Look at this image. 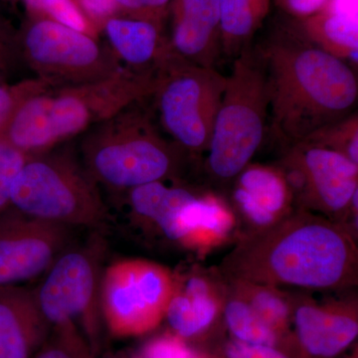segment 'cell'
<instances>
[{
    "label": "cell",
    "mask_w": 358,
    "mask_h": 358,
    "mask_svg": "<svg viewBox=\"0 0 358 358\" xmlns=\"http://www.w3.org/2000/svg\"><path fill=\"white\" fill-rule=\"evenodd\" d=\"M222 319L231 338L249 345L274 346L282 350L281 341L277 334L258 317L246 301L231 293L227 288Z\"/></svg>",
    "instance_id": "obj_25"
},
{
    "label": "cell",
    "mask_w": 358,
    "mask_h": 358,
    "mask_svg": "<svg viewBox=\"0 0 358 358\" xmlns=\"http://www.w3.org/2000/svg\"><path fill=\"white\" fill-rule=\"evenodd\" d=\"M287 148L305 174L307 188L303 209L345 225L350 201L358 192V166L334 150L310 143Z\"/></svg>",
    "instance_id": "obj_13"
},
{
    "label": "cell",
    "mask_w": 358,
    "mask_h": 358,
    "mask_svg": "<svg viewBox=\"0 0 358 358\" xmlns=\"http://www.w3.org/2000/svg\"><path fill=\"white\" fill-rule=\"evenodd\" d=\"M176 287L169 268L143 259H126L103 271L101 310L110 331L138 336L152 331L166 317Z\"/></svg>",
    "instance_id": "obj_9"
},
{
    "label": "cell",
    "mask_w": 358,
    "mask_h": 358,
    "mask_svg": "<svg viewBox=\"0 0 358 358\" xmlns=\"http://www.w3.org/2000/svg\"><path fill=\"white\" fill-rule=\"evenodd\" d=\"M303 143L329 148L343 155L352 164L358 166L357 112L336 124L320 129Z\"/></svg>",
    "instance_id": "obj_26"
},
{
    "label": "cell",
    "mask_w": 358,
    "mask_h": 358,
    "mask_svg": "<svg viewBox=\"0 0 358 358\" xmlns=\"http://www.w3.org/2000/svg\"><path fill=\"white\" fill-rule=\"evenodd\" d=\"M18 39V27L8 14L0 11V84L9 80L22 66Z\"/></svg>",
    "instance_id": "obj_28"
},
{
    "label": "cell",
    "mask_w": 358,
    "mask_h": 358,
    "mask_svg": "<svg viewBox=\"0 0 358 358\" xmlns=\"http://www.w3.org/2000/svg\"><path fill=\"white\" fill-rule=\"evenodd\" d=\"M141 102L83 134L81 162L98 185L128 192L148 183L173 180L189 159L160 134Z\"/></svg>",
    "instance_id": "obj_3"
},
{
    "label": "cell",
    "mask_w": 358,
    "mask_h": 358,
    "mask_svg": "<svg viewBox=\"0 0 358 358\" xmlns=\"http://www.w3.org/2000/svg\"><path fill=\"white\" fill-rule=\"evenodd\" d=\"M28 155L0 138V216L11 207V193Z\"/></svg>",
    "instance_id": "obj_29"
},
{
    "label": "cell",
    "mask_w": 358,
    "mask_h": 358,
    "mask_svg": "<svg viewBox=\"0 0 358 358\" xmlns=\"http://www.w3.org/2000/svg\"><path fill=\"white\" fill-rule=\"evenodd\" d=\"M226 285L217 271L213 274L192 271L176 277V287L164 319L179 338L203 336L222 317Z\"/></svg>",
    "instance_id": "obj_15"
},
{
    "label": "cell",
    "mask_w": 358,
    "mask_h": 358,
    "mask_svg": "<svg viewBox=\"0 0 358 358\" xmlns=\"http://www.w3.org/2000/svg\"><path fill=\"white\" fill-rule=\"evenodd\" d=\"M50 92L26 99L0 131V138L27 155L49 152L57 145L48 117Z\"/></svg>",
    "instance_id": "obj_23"
},
{
    "label": "cell",
    "mask_w": 358,
    "mask_h": 358,
    "mask_svg": "<svg viewBox=\"0 0 358 358\" xmlns=\"http://www.w3.org/2000/svg\"><path fill=\"white\" fill-rule=\"evenodd\" d=\"M237 227L236 215L225 199L199 192L179 214V245L206 253L235 236Z\"/></svg>",
    "instance_id": "obj_18"
},
{
    "label": "cell",
    "mask_w": 358,
    "mask_h": 358,
    "mask_svg": "<svg viewBox=\"0 0 358 358\" xmlns=\"http://www.w3.org/2000/svg\"><path fill=\"white\" fill-rule=\"evenodd\" d=\"M164 27L150 21L134 20L121 15L110 16L103 21V32L122 64L134 69L154 67L169 46Z\"/></svg>",
    "instance_id": "obj_20"
},
{
    "label": "cell",
    "mask_w": 358,
    "mask_h": 358,
    "mask_svg": "<svg viewBox=\"0 0 358 358\" xmlns=\"http://www.w3.org/2000/svg\"><path fill=\"white\" fill-rule=\"evenodd\" d=\"M285 13L296 20H305L324 10L333 0H275Z\"/></svg>",
    "instance_id": "obj_34"
},
{
    "label": "cell",
    "mask_w": 358,
    "mask_h": 358,
    "mask_svg": "<svg viewBox=\"0 0 358 358\" xmlns=\"http://www.w3.org/2000/svg\"><path fill=\"white\" fill-rule=\"evenodd\" d=\"M199 193V190L188 186L157 181L128 190V203L131 215L138 222L147 224L169 241L179 245V214Z\"/></svg>",
    "instance_id": "obj_19"
},
{
    "label": "cell",
    "mask_w": 358,
    "mask_h": 358,
    "mask_svg": "<svg viewBox=\"0 0 358 358\" xmlns=\"http://www.w3.org/2000/svg\"><path fill=\"white\" fill-rule=\"evenodd\" d=\"M24 215L68 226L101 229L109 212L99 185L69 150L28 155L11 193Z\"/></svg>",
    "instance_id": "obj_5"
},
{
    "label": "cell",
    "mask_w": 358,
    "mask_h": 358,
    "mask_svg": "<svg viewBox=\"0 0 358 358\" xmlns=\"http://www.w3.org/2000/svg\"><path fill=\"white\" fill-rule=\"evenodd\" d=\"M341 358H358L357 343H355V345H352V352L348 353V355H343Z\"/></svg>",
    "instance_id": "obj_38"
},
{
    "label": "cell",
    "mask_w": 358,
    "mask_h": 358,
    "mask_svg": "<svg viewBox=\"0 0 358 358\" xmlns=\"http://www.w3.org/2000/svg\"><path fill=\"white\" fill-rule=\"evenodd\" d=\"M46 324L34 291L0 286V358H29Z\"/></svg>",
    "instance_id": "obj_17"
},
{
    "label": "cell",
    "mask_w": 358,
    "mask_h": 358,
    "mask_svg": "<svg viewBox=\"0 0 358 358\" xmlns=\"http://www.w3.org/2000/svg\"><path fill=\"white\" fill-rule=\"evenodd\" d=\"M226 288L246 301L281 341V348L291 357L293 352L292 294L279 287L244 280L223 279Z\"/></svg>",
    "instance_id": "obj_21"
},
{
    "label": "cell",
    "mask_w": 358,
    "mask_h": 358,
    "mask_svg": "<svg viewBox=\"0 0 358 358\" xmlns=\"http://www.w3.org/2000/svg\"><path fill=\"white\" fill-rule=\"evenodd\" d=\"M21 0H0V11L9 16L18 13Z\"/></svg>",
    "instance_id": "obj_36"
},
{
    "label": "cell",
    "mask_w": 358,
    "mask_h": 358,
    "mask_svg": "<svg viewBox=\"0 0 358 358\" xmlns=\"http://www.w3.org/2000/svg\"><path fill=\"white\" fill-rule=\"evenodd\" d=\"M18 39L22 64L51 90L95 83L124 67L109 45L44 16L25 14Z\"/></svg>",
    "instance_id": "obj_7"
},
{
    "label": "cell",
    "mask_w": 358,
    "mask_h": 358,
    "mask_svg": "<svg viewBox=\"0 0 358 358\" xmlns=\"http://www.w3.org/2000/svg\"><path fill=\"white\" fill-rule=\"evenodd\" d=\"M268 114L267 71L258 47L234 59L204 167L212 180L228 185L251 164L262 145Z\"/></svg>",
    "instance_id": "obj_4"
},
{
    "label": "cell",
    "mask_w": 358,
    "mask_h": 358,
    "mask_svg": "<svg viewBox=\"0 0 358 358\" xmlns=\"http://www.w3.org/2000/svg\"><path fill=\"white\" fill-rule=\"evenodd\" d=\"M232 207L244 233L266 229L294 209L293 195L275 166L248 164L234 179Z\"/></svg>",
    "instance_id": "obj_14"
},
{
    "label": "cell",
    "mask_w": 358,
    "mask_h": 358,
    "mask_svg": "<svg viewBox=\"0 0 358 358\" xmlns=\"http://www.w3.org/2000/svg\"><path fill=\"white\" fill-rule=\"evenodd\" d=\"M71 227L24 215L0 216V286L29 281L49 270L70 241Z\"/></svg>",
    "instance_id": "obj_11"
},
{
    "label": "cell",
    "mask_w": 358,
    "mask_h": 358,
    "mask_svg": "<svg viewBox=\"0 0 358 358\" xmlns=\"http://www.w3.org/2000/svg\"><path fill=\"white\" fill-rule=\"evenodd\" d=\"M357 241L343 224L294 208L266 229L239 235L217 272L282 289L348 291L358 284Z\"/></svg>",
    "instance_id": "obj_1"
},
{
    "label": "cell",
    "mask_w": 358,
    "mask_h": 358,
    "mask_svg": "<svg viewBox=\"0 0 358 358\" xmlns=\"http://www.w3.org/2000/svg\"><path fill=\"white\" fill-rule=\"evenodd\" d=\"M117 7V15L150 21L164 27L169 15L171 0H112Z\"/></svg>",
    "instance_id": "obj_31"
},
{
    "label": "cell",
    "mask_w": 358,
    "mask_h": 358,
    "mask_svg": "<svg viewBox=\"0 0 358 358\" xmlns=\"http://www.w3.org/2000/svg\"><path fill=\"white\" fill-rule=\"evenodd\" d=\"M207 353V358H292L288 353L274 346L249 345L230 338L219 352Z\"/></svg>",
    "instance_id": "obj_33"
},
{
    "label": "cell",
    "mask_w": 358,
    "mask_h": 358,
    "mask_svg": "<svg viewBox=\"0 0 358 358\" xmlns=\"http://www.w3.org/2000/svg\"><path fill=\"white\" fill-rule=\"evenodd\" d=\"M48 91H52L50 87L37 78L0 84V131L26 99Z\"/></svg>",
    "instance_id": "obj_30"
},
{
    "label": "cell",
    "mask_w": 358,
    "mask_h": 358,
    "mask_svg": "<svg viewBox=\"0 0 358 358\" xmlns=\"http://www.w3.org/2000/svg\"><path fill=\"white\" fill-rule=\"evenodd\" d=\"M257 47L267 71L271 129L286 148L355 113L352 66L315 46L296 22L278 28Z\"/></svg>",
    "instance_id": "obj_2"
},
{
    "label": "cell",
    "mask_w": 358,
    "mask_h": 358,
    "mask_svg": "<svg viewBox=\"0 0 358 358\" xmlns=\"http://www.w3.org/2000/svg\"><path fill=\"white\" fill-rule=\"evenodd\" d=\"M271 0H219L221 51L236 58L263 24Z\"/></svg>",
    "instance_id": "obj_24"
},
{
    "label": "cell",
    "mask_w": 358,
    "mask_h": 358,
    "mask_svg": "<svg viewBox=\"0 0 358 358\" xmlns=\"http://www.w3.org/2000/svg\"><path fill=\"white\" fill-rule=\"evenodd\" d=\"M155 70V65L150 69L124 66L113 76L95 83L52 90L48 117L57 145L152 96Z\"/></svg>",
    "instance_id": "obj_10"
},
{
    "label": "cell",
    "mask_w": 358,
    "mask_h": 358,
    "mask_svg": "<svg viewBox=\"0 0 358 358\" xmlns=\"http://www.w3.org/2000/svg\"><path fill=\"white\" fill-rule=\"evenodd\" d=\"M296 23L315 46L350 65L357 64V16L329 6L310 17L296 20Z\"/></svg>",
    "instance_id": "obj_22"
},
{
    "label": "cell",
    "mask_w": 358,
    "mask_h": 358,
    "mask_svg": "<svg viewBox=\"0 0 358 358\" xmlns=\"http://www.w3.org/2000/svg\"><path fill=\"white\" fill-rule=\"evenodd\" d=\"M169 44L179 56L215 68L221 52L219 0H171Z\"/></svg>",
    "instance_id": "obj_16"
},
{
    "label": "cell",
    "mask_w": 358,
    "mask_h": 358,
    "mask_svg": "<svg viewBox=\"0 0 358 358\" xmlns=\"http://www.w3.org/2000/svg\"><path fill=\"white\" fill-rule=\"evenodd\" d=\"M106 250L105 238L99 232L81 246L66 248L34 291L47 324L57 327L71 338L77 324L89 334L98 331Z\"/></svg>",
    "instance_id": "obj_8"
},
{
    "label": "cell",
    "mask_w": 358,
    "mask_h": 358,
    "mask_svg": "<svg viewBox=\"0 0 358 358\" xmlns=\"http://www.w3.org/2000/svg\"><path fill=\"white\" fill-rule=\"evenodd\" d=\"M227 77L194 64L171 44L155 63L152 96L162 129L189 159L207 152Z\"/></svg>",
    "instance_id": "obj_6"
},
{
    "label": "cell",
    "mask_w": 358,
    "mask_h": 358,
    "mask_svg": "<svg viewBox=\"0 0 358 358\" xmlns=\"http://www.w3.org/2000/svg\"><path fill=\"white\" fill-rule=\"evenodd\" d=\"M37 358H74L70 352L66 350H59V348H52L42 352Z\"/></svg>",
    "instance_id": "obj_37"
},
{
    "label": "cell",
    "mask_w": 358,
    "mask_h": 358,
    "mask_svg": "<svg viewBox=\"0 0 358 358\" xmlns=\"http://www.w3.org/2000/svg\"><path fill=\"white\" fill-rule=\"evenodd\" d=\"M77 2L99 31L103 21L110 16L117 15V7L112 0H77Z\"/></svg>",
    "instance_id": "obj_35"
},
{
    "label": "cell",
    "mask_w": 358,
    "mask_h": 358,
    "mask_svg": "<svg viewBox=\"0 0 358 358\" xmlns=\"http://www.w3.org/2000/svg\"><path fill=\"white\" fill-rule=\"evenodd\" d=\"M143 358H207V353L197 352L173 333L150 341L143 350Z\"/></svg>",
    "instance_id": "obj_32"
},
{
    "label": "cell",
    "mask_w": 358,
    "mask_h": 358,
    "mask_svg": "<svg viewBox=\"0 0 358 358\" xmlns=\"http://www.w3.org/2000/svg\"><path fill=\"white\" fill-rule=\"evenodd\" d=\"M41 16L98 38V28L89 20L77 0H43Z\"/></svg>",
    "instance_id": "obj_27"
},
{
    "label": "cell",
    "mask_w": 358,
    "mask_h": 358,
    "mask_svg": "<svg viewBox=\"0 0 358 358\" xmlns=\"http://www.w3.org/2000/svg\"><path fill=\"white\" fill-rule=\"evenodd\" d=\"M292 358H338L357 343L358 303L355 296L320 303L292 294Z\"/></svg>",
    "instance_id": "obj_12"
}]
</instances>
